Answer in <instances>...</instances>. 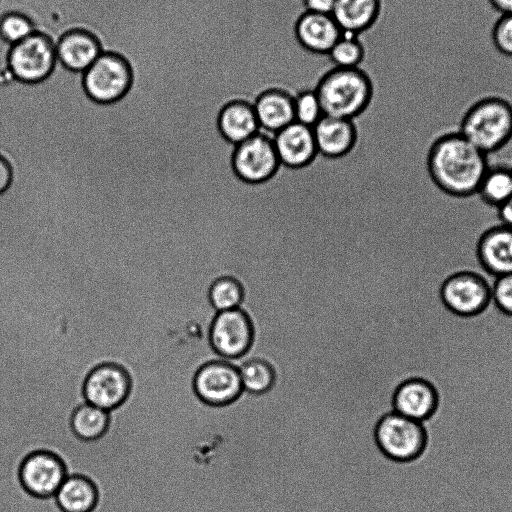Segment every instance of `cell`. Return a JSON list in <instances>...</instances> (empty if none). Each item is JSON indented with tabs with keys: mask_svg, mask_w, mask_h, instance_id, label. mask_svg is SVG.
<instances>
[{
	"mask_svg": "<svg viewBox=\"0 0 512 512\" xmlns=\"http://www.w3.org/2000/svg\"><path fill=\"white\" fill-rule=\"evenodd\" d=\"M425 165L431 181L442 193L468 198L476 195L490 164L488 155L455 129L444 131L432 141Z\"/></svg>",
	"mask_w": 512,
	"mask_h": 512,
	"instance_id": "6da1fadb",
	"label": "cell"
},
{
	"mask_svg": "<svg viewBox=\"0 0 512 512\" xmlns=\"http://www.w3.org/2000/svg\"><path fill=\"white\" fill-rule=\"evenodd\" d=\"M313 89L323 115L351 120L369 104L373 79L362 67H332L319 77Z\"/></svg>",
	"mask_w": 512,
	"mask_h": 512,
	"instance_id": "7a4b0ae2",
	"label": "cell"
},
{
	"mask_svg": "<svg viewBox=\"0 0 512 512\" xmlns=\"http://www.w3.org/2000/svg\"><path fill=\"white\" fill-rule=\"evenodd\" d=\"M456 129L486 155L503 149L512 140V104L489 96L470 105Z\"/></svg>",
	"mask_w": 512,
	"mask_h": 512,
	"instance_id": "3957f363",
	"label": "cell"
},
{
	"mask_svg": "<svg viewBox=\"0 0 512 512\" xmlns=\"http://www.w3.org/2000/svg\"><path fill=\"white\" fill-rule=\"evenodd\" d=\"M437 297L452 314L473 317L492 304L491 283L473 270H459L448 275L438 288Z\"/></svg>",
	"mask_w": 512,
	"mask_h": 512,
	"instance_id": "277c9868",
	"label": "cell"
},
{
	"mask_svg": "<svg viewBox=\"0 0 512 512\" xmlns=\"http://www.w3.org/2000/svg\"><path fill=\"white\" fill-rule=\"evenodd\" d=\"M57 62L55 42L37 31L12 45L8 53V67L12 76L26 84L47 79Z\"/></svg>",
	"mask_w": 512,
	"mask_h": 512,
	"instance_id": "5b68a950",
	"label": "cell"
},
{
	"mask_svg": "<svg viewBox=\"0 0 512 512\" xmlns=\"http://www.w3.org/2000/svg\"><path fill=\"white\" fill-rule=\"evenodd\" d=\"M82 83L88 97L101 104L120 100L132 83L128 62L120 55L102 52L83 73Z\"/></svg>",
	"mask_w": 512,
	"mask_h": 512,
	"instance_id": "8992f818",
	"label": "cell"
},
{
	"mask_svg": "<svg viewBox=\"0 0 512 512\" xmlns=\"http://www.w3.org/2000/svg\"><path fill=\"white\" fill-rule=\"evenodd\" d=\"M376 440L380 449L389 458L410 461L423 451L426 433L422 422L393 412L379 422Z\"/></svg>",
	"mask_w": 512,
	"mask_h": 512,
	"instance_id": "52a82bcc",
	"label": "cell"
},
{
	"mask_svg": "<svg viewBox=\"0 0 512 512\" xmlns=\"http://www.w3.org/2000/svg\"><path fill=\"white\" fill-rule=\"evenodd\" d=\"M273 136L274 134L260 129L254 136L236 145L232 165L240 179L258 183L274 174L280 161Z\"/></svg>",
	"mask_w": 512,
	"mask_h": 512,
	"instance_id": "ba28073f",
	"label": "cell"
},
{
	"mask_svg": "<svg viewBox=\"0 0 512 512\" xmlns=\"http://www.w3.org/2000/svg\"><path fill=\"white\" fill-rule=\"evenodd\" d=\"M253 330L247 315L239 308L218 312L210 329L213 349L223 359L244 355L252 342Z\"/></svg>",
	"mask_w": 512,
	"mask_h": 512,
	"instance_id": "9c48e42d",
	"label": "cell"
},
{
	"mask_svg": "<svg viewBox=\"0 0 512 512\" xmlns=\"http://www.w3.org/2000/svg\"><path fill=\"white\" fill-rule=\"evenodd\" d=\"M197 395L211 405H225L243 391L238 368L224 361L207 363L194 379Z\"/></svg>",
	"mask_w": 512,
	"mask_h": 512,
	"instance_id": "30bf717a",
	"label": "cell"
},
{
	"mask_svg": "<svg viewBox=\"0 0 512 512\" xmlns=\"http://www.w3.org/2000/svg\"><path fill=\"white\" fill-rule=\"evenodd\" d=\"M129 387V377L121 367L102 364L88 375L84 396L87 403L110 411L125 400Z\"/></svg>",
	"mask_w": 512,
	"mask_h": 512,
	"instance_id": "8fae6325",
	"label": "cell"
},
{
	"mask_svg": "<svg viewBox=\"0 0 512 512\" xmlns=\"http://www.w3.org/2000/svg\"><path fill=\"white\" fill-rule=\"evenodd\" d=\"M67 478L60 459L52 453L38 451L30 454L20 467V479L31 494L49 497L56 494Z\"/></svg>",
	"mask_w": 512,
	"mask_h": 512,
	"instance_id": "7c38bea8",
	"label": "cell"
},
{
	"mask_svg": "<svg viewBox=\"0 0 512 512\" xmlns=\"http://www.w3.org/2000/svg\"><path fill=\"white\" fill-rule=\"evenodd\" d=\"M477 262L493 278L512 273V227L496 224L485 229L475 246Z\"/></svg>",
	"mask_w": 512,
	"mask_h": 512,
	"instance_id": "4fadbf2b",
	"label": "cell"
},
{
	"mask_svg": "<svg viewBox=\"0 0 512 512\" xmlns=\"http://www.w3.org/2000/svg\"><path fill=\"white\" fill-rule=\"evenodd\" d=\"M343 34L331 14L304 11L293 25V35L297 44L313 55L327 56Z\"/></svg>",
	"mask_w": 512,
	"mask_h": 512,
	"instance_id": "5bb4252c",
	"label": "cell"
},
{
	"mask_svg": "<svg viewBox=\"0 0 512 512\" xmlns=\"http://www.w3.org/2000/svg\"><path fill=\"white\" fill-rule=\"evenodd\" d=\"M260 129L275 134L295 121L294 94L281 86H267L254 98Z\"/></svg>",
	"mask_w": 512,
	"mask_h": 512,
	"instance_id": "9a60e30c",
	"label": "cell"
},
{
	"mask_svg": "<svg viewBox=\"0 0 512 512\" xmlns=\"http://www.w3.org/2000/svg\"><path fill=\"white\" fill-rule=\"evenodd\" d=\"M57 61L64 68L84 73L102 54L98 39L83 29H73L62 34L55 42Z\"/></svg>",
	"mask_w": 512,
	"mask_h": 512,
	"instance_id": "2e32d148",
	"label": "cell"
},
{
	"mask_svg": "<svg viewBox=\"0 0 512 512\" xmlns=\"http://www.w3.org/2000/svg\"><path fill=\"white\" fill-rule=\"evenodd\" d=\"M273 142L280 163L290 167L306 165L317 153L312 127L297 121L275 133Z\"/></svg>",
	"mask_w": 512,
	"mask_h": 512,
	"instance_id": "e0dca14e",
	"label": "cell"
},
{
	"mask_svg": "<svg viewBox=\"0 0 512 512\" xmlns=\"http://www.w3.org/2000/svg\"><path fill=\"white\" fill-rule=\"evenodd\" d=\"M218 128L230 143L238 145L260 130L253 103L244 98H232L220 109Z\"/></svg>",
	"mask_w": 512,
	"mask_h": 512,
	"instance_id": "ac0fdd59",
	"label": "cell"
},
{
	"mask_svg": "<svg viewBox=\"0 0 512 512\" xmlns=\"http://www.w3.org/2000/svg\"><path fill=\"white\" fill-rule=\"evenodd\" d=\"M438 397L434 387L422 379H411L401 384L394 395V410L409 419L423 422L436 409Z\"/></svg>",
	"mask_w": 512,
	"mask_h": 512,
	"instance_id": "d6986e66",
	"label": "cell"
},
{
	"mask_svg": "<svg viewBox=\"0 0 512 512\" xmlns=\"http://www.w3.org/2000/svg\"><path fill=\"white\" fill-rule=\"evenodd\" d=\"M381 11L382 0H336L331 15L343 33L360 36L377 23Z\"/></svg>",
	"mask_w": 512,
	"mask_h": 512,
	"instance_id": "ffe728a7",
	"label": "cell"
},
{
	"mask_svg": "<svg viewBox=\"0 0 512 512\" xmlns=\"http://www.w3.org/2000/svg\"><path fill=\"white\" fill-rule=\"evenodd\" d=\"M317 151L328 157L345 154L353 145L351 120L323 115L312 127Z\"/></svg>",
	"mask_w": 512,
	"mask_h": 512,
	"instance_id": "44dd1931",
	"label": "cell"
},
{
	"mask_svg": "<svg viewBox=\"0 0 512 512\" xmlns=\"http://www.w3.org/2000/svg\"><path fill=\"white\" fill-rule=\"evenodd\" d=\"M64 512H89L96 503L97 493L91 481L82 476H68L55 494Z\"/></svg>",
	"mask_w": 512,
	"mask_h": 512,
	"instance_id": "7402d4cb",
	"label": "cell"
},
{
	"mask_svg": "<svg viewBox=\"0 0 512 512\" xmlns=\"http://www.w3.org/2000/svg\"><path fill=\"white\" fill-rule=\"evenodd\" d=\"M476 195L488 206L497 207L512 196V166L489 165Z\"/></svg>",
	"mask_w": 512,
	"mask_h": 512,
	"instance_id": "603a6c76",
	"label": "cell"
},
{
	"mask_svg": "<svg viewBox=\"0 0 512 512\" xmlns=\"http://www.w3.org/2000/svg\"><path fill=\"white\" fill-rule=\"evenodd\" d=\"M71 424L78 437L85 440L96 439L106 431L108 411L85 403L74 411Z\"/></svg>",
	"mask_w": 512,
	"mask_h": 512,
	"instance_id": "cb8c5ba5",
	"label": "cell"
},
{
	"mask_svg": "<svg viewBox=\"0 0 512 512\" xmlns=\"http://www.w3.org/2000/svg\"><path fill=\"white\" fill-rule=\"evenodd\" d=\"M327 57L333 67H361L366 58V47L360 36L344 33L331 48Z\"/></svg>",
	"mask_w": 512,
	"mask_h": 512,
	"instance_id": "d4e9b609",
	"label": "cell"
},
{
	"mask_svg": "<svg viewBox=\"0 0 512 512\" xmlns=\"http://www.w3.org/2000/svg\"><path fill=\"white\" fill-rule=\"evenodd\" d=\"M237 368L243 390L252 394H262L271 388L274 373L266 362L253 359L242 363Z\"/></svg>",
	"mask_w": 512,
	"mask_h": 512,
	"instance_id": "484cf974",
	"label": "cell"
},
{
	"mask_svg": "<svg viewBox=\"0 0 512 512\" xmlns=\"http://www.w3.org/2000/svg\"><path fill=\"white\" fill-rule=\"evenodd\" d=\"M243 290L233 278L221 277L213 282L209 290V300L217 312L239 308Z\"/></svg>",
	"mask_w": 512,
	"mask_h": 512,
	"instance_id": "4316f807",
	"label": "cell"
},
{
	"mask_svg": "<svg viewBox=\"0 0 512 512\" xmlns=\"http://www.w3.org/2000/svg\"><path fill=\"white\" fill-rule=\"evenodd\" d=\"M36 32L34 23L25 14L10 11L0 17V37L10 46Z\"/></svg>",
	"mask_w": 512,
	"mask_h": 512,
	"instance_id": "83f0119b",
	"label": "cell"
},
{
	"mask_svg": "<svg viewBox=\"0 0 512 512\" xmlns=\"http://www.w3.org/2000/svg\"><path fill=\"white\" fill-rule=\"evenodd\" d=\"M295 121L313 127L323 116V111L315 90L303 88L294 94Z\"/></svg>",
	"mask_w": 512,
	"mask_h": 512,
	"instance_id": "f1b7e54d",
	"label": "cell"
},
{
	"mask_svg": "<svg viewBox=\"0 0 512 512\" xmlns=\"http://www.w3.org/2000/svg\"><path fill=\"white\" fill-rule=\"evenodd\" d=\"M492 304L505 315L512 316V273L494 278L491 283Z\"/></svg>",
	"mask_w": 512,
	"mask_h": 512,
	"instance_id": "f546056e",
	"label": "cell"
},
{
	"mask_svg": "<svg viewBox=\"0 0 512 512\" xmlns=\"http://www.w3.org/2000/svg\"><path fill=\"white\" fill-rule=\"evenodd\" d=\"M492 40L499 52L512 57V14H502L492 30Z\"/></svg>",
	"mask_w": 512,
	"mask_h": 512,
	"instance_id": "4dcf8cb0",
	"label": "cell"
},
{
	"mask_svg": "<svg viewBox=\"0 0 512 512\" xmlns=\"http://www.w3.org/2000/svg\"><path fill=\"white\" fill-rule=\"evenodd\" d=\"M336 0H302L304 11L331 14Z\"/></svg>",
	"mask_w": 512,
	"mask_h": 512,
	"instance_id": "1f68e13d",
	"label": "cell"
},
{
	"mask_svg": "<svg viewBox=\"0 0 512 512\" xmlns=\"http://www.w3.org/2000/svg\"><path fill=\"white\" fill-rule=\"evenodd\" d=\"M495 208L499 224L512 227V196Z\"/></svg>",
	"mask_w": 512,
	"mask_h": 512,
	"instance_id": "d6a6232c",
	"label": "cell"
},
{
	"mask_svg": "<svg viewBox=\"0 0 512 512\" xmlns=\"http://www.w3.org/2000/svg\"><path fill=\"white\" fill-rule=\"evenodd\" d=\"M13 178V171L9 162L0 155V194L4 193L10 186Z\"/></svg>",
	"mask_w": 512,
	"mask_h": 512,
	"instance_id": "836d02e7",
	"label": "cell"
},
{
	"mask_svg": "<svg viewBox=\"0 0 512 512\" xmlns=\"http://www.w3.org/2000/svg\"><path fill=\"white\" fill-rule=\"evenodd\" d=\"M500 14H512V0H489Z\"/></svg>",
	"mask_w": 512,
	"mask_h": 512,
	"instance_id": "e575fe53",
	"label": "cell"
},
{
	"mask_svg": "<svg viewBox=\"0 0 512 512\" xmlns=\"http://www.w3.org/2000/svg\"><path fill=\"white\" fill-rule=\"evenodd\" d=\"M7 55H8V53H7ZM4 56H5V54H4ZM1 57H3V56H1ZM1 57H0V58H1Z\"/></svg>",
	"mask_w": 512,
	"mask_h": 512,
	"instance_id": "d590c367",
	"label": "cell"
}]
</instances>
